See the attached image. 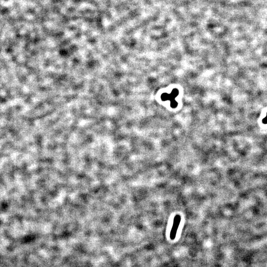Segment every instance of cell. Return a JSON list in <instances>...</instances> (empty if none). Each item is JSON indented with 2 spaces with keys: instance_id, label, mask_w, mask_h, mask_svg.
Wrapping results in <instances>:
<instances>
[{
  "instance_id": "cell-1",
  "label": "cell",
  "mask_w": 267,
  "mask_h": 267,
  "mask_svg": "<svg viewBox=\"0 0 267 267\" xmlns=\"http://www.w3.org/2000/svg\"><path fill=\"white\" fill-rule=\"evenodd\" d=\"M181 216L180 215H177L176 216H175L174 219V222L172 229L170 232V238L171 239H174L176 237L178 228L181 223Z\"/></svg>"
},
{
  "instance_id": "cell-2",
  "label": "cell",
  "mask_w": 267,
  "mask_h": 267,
  "mask_svg": "<svg viewBox=\"0 0 267 267\" xmlns=\"http://www.w3.org/2000/svg\"><path fill=\"white\" fill-rule=\"evenodd\" d=\"M169 98H170V95H167V94H164L162 95V99L164 100H166L169 99Z\"/></svg>"
},
{
  "instance_id": "cell-3",
  "label": "cell",
  "mask_w": 267,
  "mask_h": 267,
  "mask_svg": "<svg viewBox=\"0 0 267 267\" xmlns=\"http://www.w3.org/2000/svg\"><path fill=\"white\" fill-rule=\"evenodd\" d=\"M172 97H174L177 96L178 94V91L177 90H174L172 93Z\"/></svg>"
},
{
  "instance_id": "cell-4",
  "label": "cell",
  "mask_w": 267,
  "mask_h": 267,
  "mask_svg": "<svg viewBox=\"0 0 267 267\" xmlns=\"http://www.w3.org/2000/svg\"><path fill=\"white\" fill-rule=\"evenodd\" d=\"M177 102H176L175 101H173L172 102V107H176L177 106Z\"/></svg>"
},
{
  "instance_id": "cell-5",
  "label": "cell",
  "mask_w": 267,
  "mask_h": 267,
  "mask_svg": "<svg viewBox=\"0 0 267 267\" xmlns=\"http://www.w3.org/2000/svg\"><path fill=\"white\" fill-rule=\"evenodd\" d=\"M263 122L264 123H267V115L266 118H265L263 120Z\"/></svg>"
}]
</instances>
